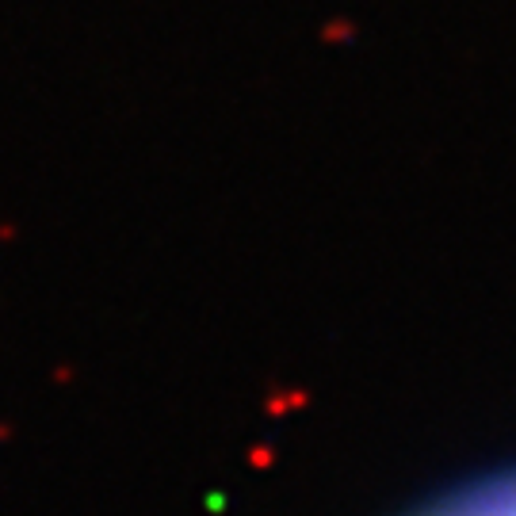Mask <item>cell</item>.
Returning <instances> with one entry per match:
<instances>
[{
	"label": "cell",
	"instance_id": "cell-1",
	"mask_svg": "<svg viewBox=\"0 0 516 516\" xmlns=\"http://www.w3.org/2000/svg\"><path fill=\"white\" fill-rule=\"evenodd\" d=\"M425 516H516V474L486 478L471 490L432 505Z\"/></svg>",
	"mask_w": 516,
	"mask_h": 516
}]
</instances>
